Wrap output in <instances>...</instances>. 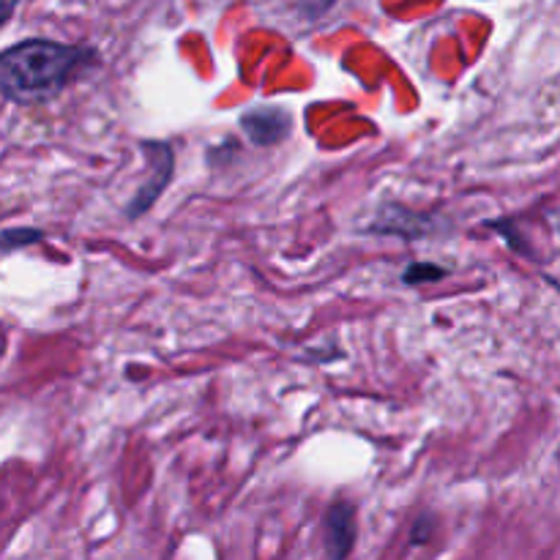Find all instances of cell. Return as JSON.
Listing matches in <instances>:
<instances>
[{
  "label": "cell",
  "instance_id": "obj_1",
  "mask_svg": "<svg viewBox=\"0 0 560 560\" xmlns=\"http://www.w3.org/2000/svg\"><path fill=\"white\" fill-rule=\"evenodd\" d=\"M93 63H98L93 47L27 38L0 55V91L14 104L47 102Z\"/></svg>",
  "mask_w": 560,
  "mask_h": 560
},
{
  "label": "cell",
  "instance_id": "obj_2",
  "mask_svg": "<svg viewBox=\"0 0 560 560\" xmlns=\"http://www.w3.org/2000/svg\"><path fill=\"white\" fill-rule=\"evenodd\" d=\"M142 153L148 156V167L151 175L145 178V184L140 186L131 202L126 206V219H140L153 202L162 197V191L167 189V184L173 180L175 170V153L167 142H142Z\"/></svg>",
  "mask_w": 560,
  "mask_h": 560
},
{
  "label": "cell",
  "instance_id": "obj_3",
  "mask_svg": "<svg viewBox=\"0 0 560 560\" xmlns=\"http://www.w3.org/2000/svg\"><path fill=\"white\" fill-rule=\"evenodd\" d=\"M241 129L255 145H277L290 131V115L282 107H257L241 115Z\"/></svg>",
  "mask_w": 560,
  "mask_h": 560
},
{
  "label": "cell",
  "instance_id": "obj_4",
  "mask_svg": "<svg viewBox=\"0 0 560 560\" xmlns=\"http://www.w3.org/2000/svg\"><path fill=\"white\" fill-rule=\"evenodd\" d=\"M355 506L339 501L326 514V552L331 558H348L355 547Z\"/></svg>",
  "mask_w": 560,
  "mask_h": 560
},
{
  "label": "cell",
  "instance_id": "obj_5",
  "mask_svg": "<svg viewBox=\"0 0 560 560\" xmlns=\"http://www.w3.org/2000/svg\"><path fill=\"white\" fill-rule=\"evenodd\" d=\"M427 219L416 217L413 211L402 206H392L383 208L381 219L372 224V233H383V235H405V238H416V235H427Z\"/></svg>",
  "mask_w": 560,
  "mask_h": 560
},
{
  "label": "cell",
  "instance_id": "obj_6",
  "mask_svg": "<svg viewBox=\"0 0 560 560\" xmlns=\"http://www.w3.org/2000/svg\"><path fill=\"white\" fill-rule=\"evenodd\" d=\"M446 273H448V268L435 266V262H413V266L405 268L402 282L405 284H430V282H438V279H443Z\"/></svg>",
  "mask_w": 560,
  "mask_h": 560
},
{
  "label": "cell",
  "instance_id": "obj_7",
  "mask_svg": "<svg viewBox=\"0 0 560 560\" xmlns=\"http://www.w3.org/2000/svg\"><path fill=\"white\" fill-rule=\"evenodd\" d=\"M44 238L42 230L36 228H22V230H5L3 233V249L5 252H14L16 246H31V244H38V241Z\"/></svg>",
  "mask_w": 560,
  "mask_h": 560
},
{
  "label": "cell",
  "instance_id": "obj_8",
  "mask_svg": "<svg viewBox=\"0 0 560 560\" xmlns=\"http://www.w3.org/2000/svg\"><path fill=\"white\" fill-rule=\"evenodd\" d=\"M430 534H432V520L421 517L419 520V528L413 525V545L419 541V545H424V541H430Z\"/></svg>",
  "mask_w": 560,
  "mask_h": 560
},
{
  "label": "cell",
  "instance_id": "obj_9",
  "mask_svg": "<svg viewBox=\"0 0 560 560\" xmlns=\"http://www.w3.org/2000/svg\"><path fill=\"white\" fill-rule=\"evenodd\" d=\"M11 9H14V0H5V9H3V20H9V16H11Z\"/></svg>",
  "mask_w": 560,
  "mask_h": 560
},
{
  "label": "cell",
  "instance_id": "obj_10",
  "mask_svg": "<svg viewBox=\"0 0 560 560\" xmlns=\"http://www.w3.org/2000/svg\"><path fill=\"white\" fill-rule=\"evenodd\" d=\"M326 3H328V5H331V0H326Z\"/></svg>",
  "mask_w": 560,
  "mask_h": 560
}]
</instances>
